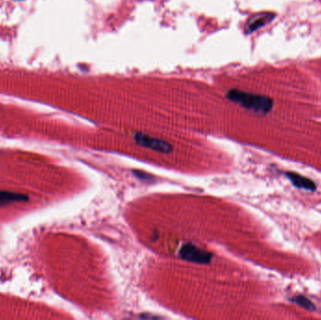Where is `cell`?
<instances>
[{"label": "cell", "instance_id": "277c9868", "mask_svg": "<svg viewBox=\"0 0 321 320\" xmlns=\"http://www.w3.org/2000/svg\"><path fill=\"white\" fill-rule=\"evenodd\" d=\"M286 175L296 188L304 189V190H307V191H311V192L316 191V183L309 177L301 176L300 174L295 173V172H287Z\"/></svg>", "mask_w": 321, "mask_h": 320}, {"label": "cell", "instance_id": "5b68a950", "mask_svg": "<svg viewBox=\"0 0 321 320\" xmlns=\"http://www.w3.org/2000/svg\"><path fill=\"white\" fill-rule=\"evenodd\" d=\"M275 15L273 13H270V12H262V13H258V14L254 15L247 22V31L250 33L256 31L258 28L267 25L268 23L272 21Z\"/></svg>", "mask_w": 321, "mask_h": 320}, {"label": "cell", "instance_id": "3957f363", "mask_svg": "<svg viewBox=\"0 0 321 320\" xmlns=\"http://www.w3.org/2000/svg\"><path fill=\"white\" fill-rule=\"evenodd\" d=\"M180 255L183 259L198 264H208L212 258V255L210 253L202 250L193 244L183 246Z\"/></svg>", "mask_w": 321, "mask_h": 320}, {"label": "cell", "instance_id": "52a82bcc", "mask_svg": "<svg viewBox=\"0 0 321 320\" xmlns=\"http://www.w3.org/2000/svg\"><path fill=\"white\" fill-rule=\"evenodd\" d=\"M290 300L292 303H294L295 304L299 305L300 307L308 310V311H315L316 310L315 304H313L310 299L306 298L305 296H302V295H297V296L293 297Z\"/></svg>", "mask_w": 321, "mask_h": 320}, {"label": "cell", "instance_id": "7a4b0ae2", "mask_svg": "<svg viewBox=\"0 0 321 320\" xmlns=\"http://www.w3.org/2000/svg\"><path fill=\"white\" fill-rule=\"evenodd\" d=\"M134 139L137 144H139L142 147H145L147 149L155 150L162 153H170L173 150V147L169 143L162 139L155 138L150 136L148 134L137 133L134 135Z\"/></svg>", "mask_w": 321, "mask_h": 320}, {"label": "cell", "instance_id": "6da1fadb", "mask_svg": "<svg viewBox=\"0 0 321 320\" xmlns=\"http://www.w3.org/2000/svg\"><path fill=\"white\" fill-rule=\"evenodd\" d=\"M226 97L229 101L257 114H268L273 106V101L271 98L246 91L231 90L227 92Z\"/></svg>", "mask_w": 321, "mask_h": 320}, {"label": "cell", "instance_id": "8992f818", "mask_svg": "<svg viewBox=\"0 0 321 320\" xmlns=\"http://www.w3.org/2000/svg\"><path fill=\"white\" fill-rule=\"evenodd\" d=\"M27 201V197L16 192H0V206L11 202H22Z\"/></svg>", "mask_w": 321, "mask_h": 320}]
</instances>
